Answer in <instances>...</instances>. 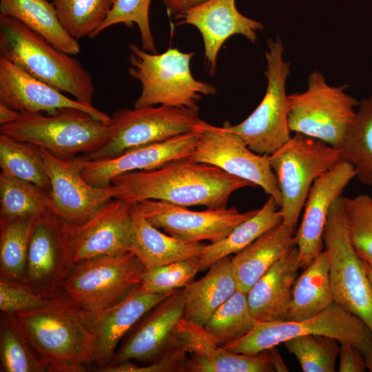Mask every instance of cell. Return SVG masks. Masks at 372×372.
<instances>
[{
    "label": "cell",
    "mask_w": 372,
    "mask_h": 372,
    "mask_svg": "<svg viewBox=\"0 0 372 372\" xmlns=\"http://www.w3.org/2000/svg\"><path fill=\"white\" fill-rule=\"evenodd\" d=\"M203 121L198 110L195 109L163 105L121 108L110 116L107 142L83 156L87 160L114 158L139 147L195 131Z\"/></svg>",
    "instance_id": "10"
},
{
    "label": "cell",
    "mask_w": 372,
    "mask_h": 372,
    "mask_svg": "<svg viewBox=\"0 0 372 372\" xmlns=\"http://www.w3.org/2000/svg\"><path fill=\"white\" fill-rule=\"evenodd\" d=\"M183 289L172 291L148 311L123 339L108 366L136 360L147 364L176 340L175 329L184 318Z\"/></svg>",
    "instance_id": "18"
},
{
    "label": "cell",
    "mask_w": 372,
    "mask_h": 372,
    "mask_svg": "<svg viewBox=\"0 0 372 372\" xmlns=\"http://www.w3.org/2000/svg\"><path fill=\"white\" fill-rule=\"evenodd\" d=\"M231 258L214 262L206 275L183 288L184 318L202 327L236 291Z\"/></svg>",
    "instance_id": "28"
},
{
    "label": "cell",
    "mask_w": 372,
    "mask_h": 372,
    "mask_svg": "<svg viewBox=\"0 0 372 372\" xmlns=\"http://www.w3.org/2000/svg\"><path fill=\"white\" fill-rule=\"evenodd\" d=\"M284 46L279 38L267 41L265 52L267 85L265 94L255 110L242 122L225 126L240 136L258 154L271 155L291 138L288 124L289 111L286 81L290 64L283 59Z\"/></svg>",
    "instance_id": "9"
},
{
    "label": "cell",
    "mask_w": 372,
    "mask_h": 372,
    "mask_svg": "<svg viewBox=\"0 0 372 372\" xmlns=\"http://www.w3.org/2000/svg\"><path fill=\"white\" fill-rule=\"evenodd\" d=\"M294 230L282 223L268 230L231 259L237 290L251 287L295 245Z\"/></svg>",
    "instance_id": "27"
},
{
    "label": "cell",
    "mask_w": 372,
    "mask_h": 372,
    "mask_svg": "<svg viewBox=\"0 0 372 372\" xmlns=\"http://www.w3.org/2000/svg\"><path fill=\"white\" fill-rule=\"evenodd\" d=\"M299 269L298 251L295 245L248 291V304L256 322L287 320Z\"/></svg>",
    "instance_id": "25"
},
{
    "label": "cell",
    "mask_w": 372,
    "mask_h": 372,
    "mask_svg": "<svg viewBox=\"0 0 372 372\" xmlns=\"http://www.w3.org/2000/svg\"><path fill=\"white\" fill-rule=\"evenodd\" d=\"M144 270L132 251L96 256L72 266L63 292L80 309H101L119 302L138 287Z\"/></svg>",
    "instance_id": "12"
},
{
    "label": "cell",
    "mask_w": 372,
    "mask_h": 372,
    "mask_svg": "<svg viewBox=\"0 0 372 372\" xmlns=\"http://www.w3.org/2000/svg\"><path fill=\"white\" fill-rule=\"evenodd\" d=\"M282 222L280 207L275 199L269 196L254 215L238 225L227 237L206 245L200 258V270L208 269L222 258L238 253Z\"/></svg>",
    "instance_id": "31"
},
{
    "label": "cell",
    "mask_w": 372,
    "mask_h": 372,
    "mask_svg": "<svg viewBox=\"0 0 372 372\" xmlns=\"http://www.w3.org/2000/svg\"><path fill=\"white\" fill-rule=\"evenodd\" d=\"M61 220L52 214L42 216L31 237L26 263V283L41 296L51 299L63 293L73 265L65 251Z\"/></svg>",
    "instance_id": "21"
},
{
    "label": "cell",
    "mask_w": 372,
    "mask_h": 372,
    "mask_svg": "<svg viewBox=\"0 0 372 372\" xmlns=\"http://www.w3.org/2000/svg\"><path fill=\"white\" fill-rule=\"evenodd\" d=\"M0 222V277L26 283V263L34 229L40 218Z\"/></svg>",
    "instance_id": "33"
},
{
    "label": "cell",
    "mask_w": 372,
    "mask_h": 372,
    "mask_svg": "<svg viewBox=\"0 0 372 372\" xmlns=\"http://www.w3.org/2000/svg\"><path fill=\"white\" fill-rule=\"evenodd\" d=\"M27 283L0 277V310L6 314L37 309L50 302Z\"/></svg>",
    "instance_id": "43"
},
{
    "label": "cell",
    "mask_w": 372,
    "mask_h": 372,
    "mask_svg": "<svg viewBox=\"0 0 372 372\" xmlns=\"http://www.w3.org/2000/svg\"><path fill=\"white\" fill-rule=\"evenodd\" d=\"M340 372H364L366 369L363 353L353 344L342 342H339Z\"/></svg>",
    "instance_id": "45"
},
{
    "label": "cell",
    "mask_w": 372,
    "mask_h": 372,
    "mask_svg": "<svg viewBox=\"0 0 372 372\" xmlns=\"http://www.w3.org/2000/svg\"><path fill=\"white\" fill-rule=\"evenodd\" d=\"M0 134L70 158L101 147L108 139L110 128L109 124L84 111L68 108L45 115L20 113L14 121L0 125Z\"/></svg>",
    "instance_id": "5"
},
{
    "label": "cell",
    "mask_w": 372,
    "mask_h": 372,
    "mask_svg": "<svg viewBox=\"0 0 372 372\" xmlns=\"http://www.w3.org/2000/svg\"><path fill=\"white\" fill-rule=\"evenodd\" d=\"M355 176L353 166L343 160L313 182L294 236L300 269H305L323 251V234L330 207Z\"/></svg>",
    "instance_id": "20"
},
{
    "label": "cell",
    "mask_w": 372,
    "mask_h": 372,
    "mask_svg": "<svg viewBox=\"0 0 372 372\" xmlns=\"http://www.w3.org/2000/svg\"><path fill=\"white\" fill-rule=\"evenodd\" d=\"M298 276L291 291L286 320L313 317L335 302L329 278V264L324 250Z\"/></svg>",
    "instance_id": "29"
},
{
    "label": "cell",
    "mask_w": 372,
    "mask_h": 372,
    "mask_svg": "<svg viewBox=\"0 0 372 372\" xmlns=\"http://www.w3.org/2000/svg\"><path fill=\"white\" fill-rule=\"evenodd\" d=\"M49 214L52 213L48 193L30 183L0 174V222Z\"/></svg>",
    "instance_id": "35"
},
{
    "label": "cell",
    "mask_w": 372,
    "mask_h": 372,
    "mask_svg": "<svg viewBox=\"0 0 372 372\" xmlns=\"http://www.w3.org/2000/svg\"><path fill=\"white\" fill-rule=\"evenodd\" d=\"M0 104L20 113L54 114L77 109L109 124L110 116L91 104L69 98L62 92L34 77L0 56Z\"/></svg>",
    "instance_id": "19"
},
{
    "label": "cell",
    "mask_w": 372,
    "mask_h": 372,
    "mask_svg": "<svg viewBox=\"0 0 372 372\" xmlns=\"http://www.w3.org/2000/svg\"><path fill=\"white\" fill-rule=\"evenodd\" d=\"M269 158L281 192L282 223L294 230L313 182L343 161L342 150L295 133Z\"/></svg>",
    "instance_id": "6"
},
{
    "label": "cell",
    "mask_w": 372,
    "mask_h": 372,
    "mask_svg": "<svg viewBox=\"0 0 372 372\" xmlns=\"http://www.w3.org/2000/svg\"><path fill=\"white\" fill-rule=\"evenodd\" d=\"M0 14L14 18L70 55L81 47L63 28L56 9L48 0H0Z\"/></svg>",
    "instance_id": "30"
},
{
    "label": "cell",
    "mask_w": 372,
    "mask_h": 372,
    "mask_svg": "<svg viewBox=\"0 0 372 372\" xmlns=\"http://www.w3.org/2000/svg\"><path fill=\"white\" fill-rule=\"evenodd\" d=\"M200 259L185 260L145 269L138 288L146 293H159L183 289L194 281L200 271Z\"/></svg>",
    "instance_id": "41"
},
{
    "label": "cell",
    "mask_w": 372,
    "mask_h": 372,
    "mask_svg": "<svg viewBox=\"0 0 372 372\" xmlns=\"http://www.w3.org/2000/svg\"><path fill=\"white\" fill-rule=\"evenodd\" d=\"M175 335L187 352L186 372H272L275 371L269 349L256 355L229 351L202 327L182 318Z\"/></svg>",
    "instance_id": "24"
},
{
    "label": "cell",
    "mask_w": 372,
    "mask_h": 372,
    "mask_svg": "<svg viewBox=\"0 0 372 372\" xmlns=\"http://www.w3.org/2000/svg\"><path fill=\"white\" fill-rule=\"evenodd\" d=\"M338 343L331 337L310 334L289 339L283 344L304 372H335Z\"/></svg>",
    "instance_id": "39"
},
{
    "label": "cell",
    "mask_w": 372,
    "mask_h": 372,
    "mask_svg": "<svg viewBox=\"0 0 372 372\" xmlns=\"http://www.w3.org/2000/svg\"><path fill=\"white\" fill-rule=\"evenodd\" d=\"M196 130L198 140L192 156L195 161L216 166L260 187L280 207L281 192L269 155L255 153L225 126H213L203 121Z\"/></svg>",
    "instance_id": "13"
},
{
    "label": "cell",
    "mask_w": 372,
    "mask_h": 372,
    "mask_svg": "<svg viewBox=\"0 0 372 372\" xmlns=\"http://www.w3.org/2000/svg\"><path fill=\"white\" fill-rule=\"evenodd\" d=\"M19 114L20 112L3 104H0V125L14 121Z\"/></svg>",
    "instance_id": "47"
},
{
    "label": "cell",
    "mask_w": 372,
    "mask_h": 372,
    "mask_svg": "<svg viewBox=\"0 0 372 372\" xmlns=\"http://www.w3.org/2000/svg\"><path fill=\"white\" fill-rule=\"evenodd\" d=\"M128 74L141 84L134 107L163 105L198 110L203 96L217 92L211 84L196 79L190 68L194 52L169 48L161 54L152 53L130 44Z\"/></svg>",
    "instance_id": "4"
},
{
    "label": "cell",
    "mask_w": 372,
    "mask_h": 372,
    "mask_svg": "<svg viewBox=\"0 0 372 372\" xmlns=\"http://www.w3.org/2000/svg\"><path fill=\"white\" fill-rule=\"evenodd\" d=\"M50 372H85L91 369L94 337L79 309L63 292L47 305L15 314Z\"/></svg>",
    "instance_id": "2"
},
{
    "label": "cell",
    "mask_w": 372,
    "mask_h": 372,
    "mask_svg": "<svg viewBox=\"0 0 372 372\" xmlns=\"http://www.w3.org/2000/svg\"><path fill=\"white\" fill-rule=\"evenodd\" d=\"M342 204L351 246L357 255L372 267V196H342Z\"/></svg>",
    "instance_id": "40"
},
{
    "label": "cell",
    "mask_w": 372,
    "mask_h": 372,
    "mask_svg": "<svg viewBox=\"0 0 372 372\" xmlns=\"http://www.w3.org/2000/svg\"><path fill=\"white\" fill-rule=\"evenodd\" d=\"M187 351L176 338L173 343L157 358L147 364L138 365L130 361L110 366L100 372H186Z\"/></svg>",
    "instance_id": "44"
},
{
    "label": "cell",
    "mask_w": 372,
    "mask_h": 372,
    "mask_svg": "<svg viewBox=\"0 0 372 372\" xmlns=\"http://www.w3.org/2000/svg\"><path fill=\"white\" fill-rule=\"evenodd\" d=\"M366 369L372 372V352L364 355Z\"/></svg>",
    "instance_id": "49"
},
{
    "label": "cell",
    "mask_w": 372,
    "mask_h": 372,
    "mask_svg": "<svg viewBox=\"0 0 372 372\" xmlns=\"http://www.w3.org/2000/svg\"><path fill=\"white\" fill-rule=\"evenodd\" d=\"M167 13L174 17L182 12L207 0H161Z\"/></svg>",
    "instance_id": "46"
},
{
    "label": "cell",
    "mask_w": 372,
    "mask_h": 372,
    "mask_svg": "<svg viewBox=\"0 0 372 372\" xmlns=\"http://www.w3.org/2000/svg\"><path fill=\"white\" fill-rule=\"evenodd\" d=\"M0 361L1 372H50L15 314H1Z\"/></svg>",
    "instance_id": "32"
},
{
    "label": "cell",
    "mask_w": 372,
    "mask_h": 372,
    "mask_svg": "<svg viewBox=\"0 0 372 372\" xmlns=\"http://www.w3.org/2000/svg\"><path fill=\"white\" fill-rule=\"evenodd\" d=\"M363 264H364V267L366 273L372 285V267H371L369 264L366 263L364 261H363Z\"/></svg>",
    "instance_id": "50"
},
{
    "label": "cell",
    "mask_w": 372,
    "mask_h": 372,
    "mask_svg": "<svg viewBox=\"0 0 372 372\" xmlns=\"http://www.w3.org/2000/svg\"><path fill=\"white\" fill-rule=\"evenodd\" d=\"M151 1L152 0H115L111 12L94 32L92 38L116 24H123L128 28H132L136 24L140 32L141 48L147 52L156 53L149 20Z\"/></svg>",
    "instance_id": "42"
},
{
    "label": "cell",
    "mask_w": 372,
    "mask_h": 372,
    "mask_svg": "<svg viewBox=\"0 0 372 372\" xmlns=\"http://www.w3.org/2000/svg\"><path fill=\"white\" fill-rule=\"evenodd\" d=\"M133 238L132 251L145 269L174 262L200 259L206 244L185 242L161 232L143 215L137 203H132Z\"/></svg>",
    "instance_id": "26"
},
{
    "label": "cell",
    "mask_w": 372,
    "mask_h": 372,
    "mask_svg": "<svg viewBox=\"0 0 372 372\" xmlns=\"http://www.w3.org/2000/svg\"><path fill=\"white\" fill-rule=\"evenodd\" d=\"M198 140V132L196 130L165 141L131 149L114 158L87 160L83 156L82 176L94 186L107 187L116 176L154 169L174 161L192 156Z\"/></svg>",
    "instance_id": "22"
},
{
    "label": "cell",
    "mask_w": 372,
    "mask_h": 372,
    "mask_svg": "<svg viewBox=\"0 0 372 372\" xmlns=\"http://www.w3.org/2000/svg\"><path fill=\"white\" fill-rule=\"evenodd\" d=\"M61 232L73 265L99 256L130 251L133 238L131 204L113 198L81 224L61 220Z\"/></svg>",
    "instance_id": "14"
},
{
    "label": "cell",
    "mask_w": 372,
    "mask_h": 372,
    "mask_svg": "<svg viewBox=\"0 0 372 372\" xmlns=\"http://www.w3.org/2000/svg\"><path fill=\"white\" fill-rule=\"evenodd\" d=\"M1 173L30 183L50 194V182L40 147L0 134Z\"/></svg>",
    "instance_id": "34"
},
{
    "label": "cell",
    "mask_w": 372,
    "mask_h": 372,
    "mask_svg": "<svg viewBox=\"0 0 372 372\" xmlns=\"http://www.w3.org/2000/svg\"><path fill=\"white\" fill-rule=\"evenodd\" d=\"M110 184L113 198L130 204L156 200L183 207L200 205L207 209L225 207L234 192L255 187L216 166L196 162L192 156L154 169L116 176Z\"/></svg>",
    "instance_id": "1"
},
{
    "label": "cell",
    "mask_w": 372,
    "mask_h": 372,
    "mask_svg": "<svg viewBox=\"0 0 372 372\" xmlns=\"http://www.w3.org/2000/svg\"><path fill=\"white\" fill-rule=\"evenodd\" d=\"M324 335L355 346L363 355L372 352V333L357 316L334 302L316 316L300 320L256 322L241 338L222 346L236 353L256 355L289 339Z\"/></svg>",
    "instance_id": "7"
},
{
    "label": "cell",
    "mask_w": 372,
    "mask_h": 372,
    "mask_svg": "<svg viewBox=\"0 0 372 372\" xmlns=\"http://www.w3.org/2000/svg\"><path fill=\"white\" fill-rule=\"evenodd\" d=\"M358 107L341 147L342 155L353 166L360 182L372 187V96L359 101Z\"/></svg>",
    "instance_id": "36"
},
{
    "label": "cell",
    "mask_w": 372,
    "mask_h": 372,
    "mask_svg": "<svg viewBox=\"0 0 372 372\" xmlns=\"http://www.w3.org/2000/svg\"><path fill=\"white\" fill-rule=\"evenodd\" d=\"M137 205L152 225L185 242H218L258 209L240 212L235 207H225L196 211L156 200H145Z\"/></svg>",
    "instance_id": "15"
},
{
    "label": "cell",
    "mask_w": 372,
    "mask_h": 372,
    "mask_svg": "<svg viewBox=\"0 0 372 372\" xmlns=\"http://www.w3.org/2000/svg\"><path fill=\"white\" fill-rule=\"evenodd\" d=\"M0 56L77 101L92 105L93 79L81 63L19 21L3 14Z\"/></svg>",
    "instance_id": "3"
},
{
    "label": "cell",
    "mask_w": 372,
    "mask_h": 372,
    "mask_svg": "<svg viewBox=\"0 0 372 372\" xmlns=\"http://www.w3.org/2000/svg\"><path fill=\"white\" fill-rule=\"evenodd\" d=\"M334 301L359 317L372 333V285L349 240L342 196L331 204L323 234Z\"/></svg>",
    "instance_id": "11"
},
{
    "label": "cell",
    "mask_w": 372,
    "mask_h": 372,
    "mask_svg": "<svg viewBox=\"0 0 372 372\" xmlns=\"http://www.w3.org/2000/svg\"><path fill=\"white\" fill-rule=\"evenodd\" d=\"M272 360H273V365L275 369V371H288V369L284 363L281 355L278 353V351L276 348V347H272L271 349H269Z\"/></svg>",
    "instance_id": "48"
},
{
    "label": "cell",
    "mask_w": 372,
    "mask_h": 372,
    "mask_svg": "<svg viewBox=\"0 0 372 372\" xmlns=\"http://www.w3.org/2000/svg\"><path fill=\"white\" fill-rule=\"evenodd\" d=\"M256 323L247 293L237 290L214 313L204 328L222 347L247 334Z\"/></svg>",
    "instance_id": "37"
},
{
    "label": "cell",
    "mask_w": 372,
    "mask_h": 372,
    "mask_svg": "<svg viewBox=\"0 0 372 372\" xmlns=\"http://www.w3.org/2000/svg\"><path fill=\"white\" fill-rule=\"evenodd\" d=\"M178 25L189 24L202 35L208 70L214 75L218 52L227 39L241 34L251 42L257 40V31L263 25L240 13L236 0H207L174 17Z\"/></svg>",
    "instance_id": "23"
},
{
    "label": "cell",
    "mask_w": 372,
    "mask_h": 372,
    "mask_svg": "<svg viewBox=\"0 0 372 372\" xmlns=\"http://www.w3.org/2000/svg\"><path fill=\"white\" fill-rule=\"evenodd\" d=\"M115 0H52L65 30L74 39L92 38Z\"/></svg>",
    "instance_id": "38"
},
{
    "label": "cell",
    "mask_w": 372,
    "mask_h": 372,
    "mask_svg": "<svg viewBox=\"0 0 372 372\" xmlns=\"http://www.w3.org/2000/svg\"><path fill=\"white\" fill-rule=\"evenodd\" d=\"M347 87L331 86L320 72H311L304 92L288 95L290 131L341 149L359 104Z\"/></svg>",
    "instance_id": "8"
},
{
    "label": "cell",
    "mask_w": 372,
    "mask_h": 372,
    "mask_svg": "<svg viewBox=\"0 0 372 372\" xmlns=\"http://www.w3.org/2000/svg\"><path fill=\"white\" fill-rule=\"evenodd\" d=\"M50 182L51 211L63 221L81 224L113 199L112 185L94 186L85 180L82 155L62 158L41 148Z\"/></svg>",
    "instance_id": "16"
},
{
    "label": "cell",
    "mask_w": 372,
    "mask_h": 372,
    "mask_svg": "<svg viewBox=\"0 0 372 372\" xmlns=\"http://www.w3.org/2000/svg\"><path fill=\"white\" fill-rule=\"evenodd\" d=\"M172 291L150 293L138 286L107 307L92 311L79 309L81 320L94 337L91 369L98 371L108 366L119 342L148 311Z\"/></svg>",
    "instance_id": "17"
}]
</instances>
